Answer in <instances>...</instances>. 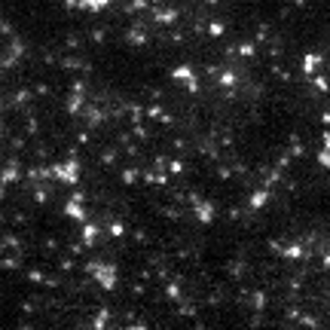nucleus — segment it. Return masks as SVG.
<instances>
[{"mask_svg":"<svg viewBox=\"0 0 330 330\" xmlns=\"http://www.w3.org/2000/svg\"><path fill=\"white\" fill-rule=\"evenodd\" d=\"M113 0H80V9H86V12H104Z\"/></svg>","mask_w":330,"mask_h":330,"instance_id":"f8f14e48","label":"nucleus"},{"mask_svg":"<svg viewBox=\"0 0 330 330\" xmlns=\"http://www.w3.org/2000/svg\"><path fill=\"white\" fill-rule=\"evenodd\" d=\"M138 177H141V171H138V168H122V174H119V180L125 183V187H132V183H138Z\"/></svg>","mask_w":330,"mask_h":330,"instance_id":"dca6fc26","label":"nucleus"},{"mask_svg":"<svg viewBox=\"0 0 330 330\" xmlns=\"http://www.w3.org/2000/svg\"><path fill=\"white\" fill-rule=\"evenodd\" d=\"M18 177V171H15V165H6L3 171H0V183H9V180H15Z\"/></svg>","mask_w":330,"mask_h":330,"instance_id":"aec40b11","label":"nucleus"},{"mask_svg":"<svg viewBox=\"0 0 330 330\" xmlns=\"http://www.w3.org/2000/svg\"><path fill=\"white\" fill-rule=\"evenodd\" d=\"M309 86L318 92V95H330V77H327V70H318L315 77L309 80Z\"/></svg>","mask_w":330,"mask_h":330,"instance_id":"6e6552de","label":"nucleus"},{"mask_svg":"<svg viewBox=\"0 0 330 330\" xmlns=\"http://www.w3.org/2000/svg\"><path fill=\"white\" fill-rule=\"evenodd\" d=\"M98 238H101V226L98 223H92V220H86L83 223V248H92V245H98Z\"/></svg>","mask_w":330,"mask_h":330,"instance_id":"0eeeda50","label":"nucleus"},{"mask_svg":"<svg viewBox=\"0 0 330 330\" xmlns=\"http://www.w3.org/2000/svg\"><path fill=\"white\" fill-rule=\"evenodd\" d=\"M205 31H208V37H214V40H220V37H223V34L229 31V25L223 22V18H211Z\"/></svg>","mask_w":330,"mask_h":330,"instance_id":"9b49d317","label":"nucleus"},{"mask_svg":"<svg viewBox=\"0 0 330 330\" xmlns=\"http://www.w3.org/2000/svg\"><path fill=\"white\" fill-rule=\"evenodd\" d=\"M165 168H168L171 177H180V174H183V162H180V159H171L168 165H165Z\"/></svg>","mask_w":330,"mask_h":330,"instance_id":"6ab92c4d","label":"nucleus"},{"mask_svg":"<svg viewBox=\"0 0 330 330\" xmlns=\"http://www.w3.org/2000/svg\"><path fill=\"white\" fill-rule=\"evenodd\" d=\"M86 272L98 281V287H101L104 293H113L116 284H119V272H116L113 263H98V260H92V263H86Z\"/></svg>","mask_w":330,"mask_h":330,"instance_id":"f257e3e1","label":"nucleus"},{"mask_svg":"<svg viewBox=\"0 0 330 330\" xmlns=\"http://www.w3.org/2000/svg\"><path fill=\"white\" fill-rule=\"evenodd\" d=\"M144 116H147V119H162L165 110H162L159 104H147V107H144Z\"/></svg>","mask_w":330,"mask_h":330,"instance_id":"a211bd4d","label":"nucleus"},{"mask_svg":"<svg viewBox=\"0 0 330 330\" xmlns=\"http://www.w3.org/2000/svg\"><path fill=\"white\" fill-rule=\"evenodd\" d=\"M318 122H321V128H327V125H330V107H324L321 113H318Z\"/></svg>","mask_w":330,"mask_h":330,"instance_id":"412c9836","label":"nucleus"},{"mask_svg":"<svg viewBox=\"0 0 330 330\" xmlns=\"http://www.w3.org/2000/svg\"><path fill=\"white\" fill-rule=\"evenodd\" d=\"M187 199H190V205H193V214H196V220H199L202 226H211L214 220H217V208H214V202L202 199L199 193H190Z\"/></svg>","mask_w":330,"mask_h":330,"instance_id":"7ed1b4c3","label":"nucleus"},{"mask_svg":"<svg viewBox=\"0 0 330 330\" xmlns=\"http://www.w3.org/2000/svg\"><path fill=\"white\" fill-rule=\"evenodd\" d=\"M297 67H300L303 83H309L318 70H327V52H324V49H306V52L300 55Z\"/></svg>","mask_w":330,"mask_h":330,"instance_id":"f03ea898","label":"nucleus"},{"mask_svg":"<svg viewBox=\"0 0 330 330\" xmlns=\"http://www.w3.org/2000/svg\"><path fill=\"white\" fill-rule=\"evenodd\" d=\"M125 40L132 43V46H147V34H144L141 28H135V31H128V34H125Z\"/></svg>","mask_w":330,"mask_h":330,"instance_id":"ddd939ff","label":"nucleus"},{"mask_svg":"<svg viewBox=\"0 0 330 330\" xmlns=\"http://www.w3.org/2000/svg\"><path fill=\"white\" fill-rule=\"evenodd\" d=\"M275 199V193L272 190H266V187H254L251 193H248V211H266L269 208V202Z\"/></svg>","mask_w":330,"mask_h":330,"instance_id":"39448f33","label":"nucleus"},{"mask_svg":"<svg viewBox=\"0 0 330 330\" xmlns=\"http://www.w3.org/2000/svg\"><path fill=\"white\" fill-rule=\"evenodd\" d=\"M315 162H318V168L330 171V150H327V147H318V153H315Z\"/></svg>","mask_w":330,"mask_h":330,"instance_id":"2eb2a0df","label":"nucleus"},{"mask_svg":"<svg viewBox=\"0 0 330 330\" xmlns=\"http://www.w3.org/2000/svg\"><path fill=\"white\" fill-rule=\"evenodd\" d=\"M107 235L110 238H122L125 235V223H122V220H113V223L107 226Z\"/></svg>","mask_w":330,"mask_h":330,"instance_id":"f3484780","label":"nucleus"},{"mask_svg":"<svg viewBox=\"0 0 330 330\" xmlns=\"http://www.w3.org/2000/svg\"><path fill=\"white\" fill-rule=\"evenodd\" d=\"M52 177H55V180H61V183H67V187H77L80 177H83V168H80V162H77V159H67V162L52 165Z\"/></svg>","mask_w":330,"mask_h":330,"instance_id":"20e7f679","label":"nucleus"},{"mask_svg":"<svg viewBox=\"0 0 330 330\" xmlns=\"http://www.w3.org/2000/svg\"><path fill=\"white\" fill-rule=\"evenodd\" d=\"M165 300H171V303L183 300V293H180V284H177V281H168V284H165Z\"/></svg>","mask_w":330,"mask_h":330,"instance_id":"4468645a","label":"nucleus"},{"mask_svg":"<svg viewBox=\"0 0 330 330\" xmlns=\"http://www.w3.org/2000/svg\"><path fill=\"white\" fill-rule=\"evenodd\" d=\"M64 217L77 220V223H86V220H89V214H86V202L77 199V196H70V199H67V205H64Z\"/></svg>","mask_w":330,"mask_h":330,"instance_id":"423d86ee","label":"nucleus"},{"mask_svg":"<svg viewBox=\"0 0 330 330\" xmlns=\"http://www.w3.org/2000/svg\"><path fill=\"white\" fill-rule=\"evenodd\" d=\"M177 18H180V9H174V6H171V9H156V12H153V22H156V25H174Z\"/></svg>","mask_w":330,"mask_h":330,"instance_id":"1a4fd4ad","label":"nucleus"},{"mask_svg":"<svg viewBox=\"0 0 330 330\" xmlns=\"http://www.w3.org/2000/svg\"><path fill=\"white\" fill-rule=\"evenodd\" d=\"M321 147H327V150H330V125L321 128Z\"/></svg>","mask_w":330,"mask_h":330,"instance_id":"4be33fe9","label":"nucleus"},{"mask_svg":"<svg viewBox=\"0 0 330 330\" xmlns=\"http://www.w3.org/2000/svg\"><path fill=\"white\" fill-rule=\"evenodd\" d=\"M217 83L223 86V89H235V83H238V70H232V67H223V70H217Z\"/></svg>","mask_w":330,"mask_h":330,"instance_id":"9d476101","label":"nucleus"}]
</instances>
